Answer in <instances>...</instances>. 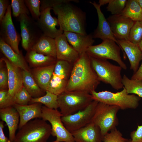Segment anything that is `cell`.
<instances>
[{"label": "cell", "mask_w": 142, "mask_h": 142, "mask_svg": "<svg viewBox=\"0 0 142 142\" xmlns=\"http://www.w3.org/2000/svg\"></svg>", "instance_id": "obj_50"}, {"label": "cell", "mask_w": 142, "mask_h": 142, "mask_svg": "<svg viewBox=\"0 0 142 142\" xmlns=\"http://www.w3.org/2000/svg\"><path fill=\"white\" fill-rule=\"evenodd\" d=\"M52 9L57 16L59 28L63 32L87 34L86 13L79 8L67 2L57 5Z\"/></svg>", "instance_id": "obj_2"}, {"label": "cell", "mask_w": 142, "mask_h": 142, "mask_svg": "<svg viewBox=\"0 0 142 142\" xmlns=\"http://www.w3.org/2000/svg\"><path fill=\"white\" fill-rule=\"evenodd\" d=\"M23 86L32 98L44 95L45 92L39 86L29 70H22Z\"/></svg>", "instance_id": "obj_27"}, {"label": "cell", "mask_w": 142, "mask_h": 142, "mask_svg": "<svg viewBox=\"0 0 142 142\" xmlns=\"http://www.w3.org/2000/svg\"><path fill=\"white\" fill-rule=\"evenodd\" d=\"M121 14L134 22L142 21V8L137 0H127L125 7Z\"/></svg>", "instance_id": "obj_28"}, {"label": "cell", "mask_w": 142, "mask_h": 142, "mask_svg": "<svg viewBox=\"0 0 142 142\" xmlns=\"http://www.w3.org/2000/svg\"><path fill=\"white\" fill-rule=\"evenodd\" d=\"M0 49L1 52L11 62L23 70H29L26 60L21 52L18 54L0 38Z\"/></svg>", "instance_id": "obj_23"}, {"label": "cell", "mask_w": 142, "mask_h": 142, "mask_svg": "<svg viewBox=\"0 0 142 142\" xmlns=\"http://www.w3.org/2000/svg\"><path fill=\"white\" fill-rule=\"evenodd\" d=\"M126 0H111L106 7L107 11L112 15L121 14L126 6Z\"/></svg>", "instance_id": "obj_37"}, {"label": "cell", "mask_w": 142, "mask_h": 142, "mask_svg": "<svg viewBox=\"0 0 142 142\" xmlns=\"http://www.w3.org/2000/svg\"><path fill=\"white\" fill-rule=\"evenodd\" d=\"M10 4L9 0H0V22L4 17L8 8Z\"/></svg>", "instance_id": "obj_43"}, {"label": "cell", "mask_w": 142, "mask_h": 142, "mask_svg": "<svg viewBox=\"0 0 142 142\" xmlns=\"http://www.w3.org/2000/svg\"><path fill=\"white\" fill-rule=\"evenodd\" d=\"M111 0H99V4L101 6H102L108 4Z\"/></svg>", "instance_id": "obj_46"}, {"label": "cell", "mask_w": 142, "mask_h": 142, "mask_svg": "<svg viewBox=\"0 0 142 142\" xmlns=\"http://www.w3.org/2000/svg\"><path fill=\"white\" fill-rule=\"evenodd\" d=\"M131 79L142 80V62L140 66L136 72L134 73Z\"/></svg>", "instance_id": "obj_45"}, {"label": "cell", "mask_w": 142, "mask_h": 142, "mask_svg": "<svg viewBox=\"0 0 142 142\" xmlns=\"http://www.w3.org/2000/svg\"><path fill=\"white\" fill-rule=\"evenodd\" d=\"M11 4L8 7L5 16L0 22V38L9 45L16 53L20 54L18 45L21 39L13 23Z\"/></svg>", "instance_id": "obj_12"}, {"label": "cell", "mask_w": 142, "mask_h": 142, "mask_svg": "<svg viewBox=\"0 0 142 142\" xmlns=\"http://www.w3.org/2000/svg\"><path fill=\"white\" fill-rule=\"evenodd\" d=\"M98 102L93 100L84 109L73 114L62 116V120L68 130L71 132L90 123Z\"/></svg>", "instance_id": "obj_11"}, {"label": "cell", "mask_w": 142, "mask_h": 142, "mask_svg": "<svg viewBox=\"0 0 142 142\" xmlns=\"http://www.w3.org/2000/svg\"><path fill=\"white\" fill-rule=\"evenodd\" d=\"M100 44L89 47L86 53L91 57L98 59H111L116 62L122 69L126 70V64L122 60L120 46L114 40L109 39L102 40Z\"/></svg>", "instance_id": "obj_8"}, {"label": "cell", "mask_w": 142, "mask_h": 142, "mask_svg": "<svg viewBox=\"0 0 142 142\" xmlns=\"http://www.w3.org/2000/svg\"><path fill=\"white\" fill-rule=\"evenodd\" d=\"M4 121H0V142H11L9 138L5 135L3 130L4 128Z\"/></svg>", "instance_id": "obj_44"}, {"label": "cell", "mask_w": 142, "mask_h": 142, "mask_svg": "<svg viewBox=\"0 0 142 142\" xmlns=\"http://www.w3.org/2000/svg\"><path fill=\"white\" fill-rule=\"evenodd\" d=\"M118 45L121 48L124 58L126 55L130 64V69L135 73L139 68L142 60V52L138 44L133 43L128 40H117Z\"/></svg>", "instance_id": "obj_15"}, {"label": "cell", "mask_w": 142, "mask_h": 142, "mask_svg": "<svg viewBox=\"0 0 142 142\" xmlns=\"http://www.w3.org/2000/svg\"><path fill=\"white\" fill-rule=\"evenodd\" d=\"M90 94L93 100L117 106L122 110L136 109L141 100L136 95L128 94L124 87L121 91L115 93L108 91L97 92L94 90Z\"/></svg>", "instance_id": "obj_4"}, {"label": "cell", "mask_w": 142, "mask_h": 142, "mask_svg": "<svg viewBox=\"0 0 142 142\" xmlns=\"http://www.w3.org/2000/svg\"><path fill=\"white\" fill-rule=\"evenodd\" d=\"M56 75L54 72L45 90L57 96L65 91L68 82Z\"/></svg>", "instance_id": "obj_30"}, {"label": "cell", "mask_w": 142, "mask_h": 142, "mask_svg": "<svg viewBox=\"0 0 142 142\" xmlns=\"http://www.w3.org/2000/svg\"><path fill=\"white\" fill-rule=\"evenodd\" d=\"M32 97L23 86L13 98L15 104L24 105L30 103Z\"/></svg>", "instance_id": "obj_35"}, {"label": "cell", "mask_w": 142, "mask_h": 142, "mask_svg": "<svg viewBox=\"0 0 142 142\" xmlns=\"http://www.w3.org/2000/svg\"><path fill=\"white\" fill-rule=\"evenodd\" d=\"M92 67L90 58L86 52L80 55L74 64L65 91H79L90 94L100 83Z\"/></svg>", "instance_id": "obj_1"}, {"label": "cell", "mask_w": 142, "mask_h": 142, "mask_svg": "<svg viewBox=\"0 0 142 142\" xmlns=\"http://www.w3.org/2000/svg\"><path fill=\"white\" fill-rule=\"evenodd\" d=\"M0 117L2 121L6 123L9 130V139L11 142H13L19 122L18 112L13 106L0 109Z\"/></svg>", "instance_id": "obj_22"}, {"label": "cell", "mask_w": 142, "mask_h": 142, "mask_svg": "<svg viewBox=\"0 0 142 142\" xmlns=\"http://www.w3.org/2000/svg\"><path fill=\"white\" fill-rule=\"evenodd\" d=\"M6 66L8 75V91L13 98L23 86L22 70L11 62L6 57L1 58Z\"/></svg>", "instance_id": "obj_18"}, {"label": "cell", "mask_w": 142, "mask_h": 142, "mask_svg": "<svg viewBox=\"0 0 142 142\" xmlns=\"http://www.w3.org/2000/svg\"><path fill=\"white\" fill-rule=\"evenodd\" d=\"M122 82L128 94H135L142 98V80L130 79L124 74Z\"/></svg>", "instance_id": "obj_29"}, {"label": "cell", "mask_w": 142, "mask_h": 142, "mask_svg": "<svg viewBox=\"0 0 142 142\" xmlns=\"http://www.w3.org/2000/svg\"><path fill=\"white\" fill-rule=\"evenodd\" d=\"M73 65L68 61L57 59L54 73L59 78L68 80L72 73Z\"/></svg>", "instance_id": "obj_31"}, {"label": "cell", "mask_w": 142, "mask_h": 142, "mask_svg": "<svg viewBox=\"0 0 142 142\" xmlns=\"http://www.w3.org/2000/svg\"><path fill=\"white\" fill-rule=\"evenodd\" d=\"M89 3L95 8L98 17V24L93 36L94 38H99L102 40L109 39L115 41L118 45V41L114 36L107 19L102 12L101 6L95 2Z\"/></svg>", "instance_id": "obj_21"}, {"label": "cell", "mask_w": 142, "mask_h": 142, "mask_svg": "<svg viewBox=\"0 0 142 142\" xmlns=\"http://www.w3.org/2000/svg\"><path fill=\"white\" fill-rule=\"evenodd\" d=\"M74 2L78 3V0H43L40 1V10L41 11L47 8H52L56 5L62 3Z\"/></svg>", "instance_id": "obj_40"}, {"label": "cell", "mask_w": 142, "mask_h": 142, "mask_svg": "<svg viewBox=\"0 0 142 142\" xmlns=\"http://www.w3.org/2000/svg\"><path fill=\"white\" fill-rule=\"evenodd\" d=\"M107 20L117 40H129V33L134 21L121 14L110 16Z\"/></svg>", "instance_id": "obj_13"}, {"label": "cell", "mask_w": 142, "mask_h": 142, "mask_svg": "<svg viewBox=\"0 0 142 142\" xmlns=\"http://www.w3.org/2000/svg\"><path fill=\"white\" fill-rule=\"evenodd\" d=\"M17 18L20 24L22 46L27 51L43 34L36 21L29 15L22 14Z\"/></svg>", "instance_id": "obj_10"}, {"label": "cell", "mask_w": 142, "mask_h": 142, "mask_svg": "<svg viewBox=\"0 0 142 142\" xmlns=\"http://www.w3.org/2000/svg\"><path fill=\"white\" fill-rule=\"evenodd\" d=\"M15 104L13 98L9 94L8 89L0 90V109L13 106Z\"/></svg>", "instance_id": "obj_39"}, {"label": "cell", "mask_w": 142, "mask_h": 142, "mask_svg": "<svg viewBox=\"0 0 142 142\" xmlns=\"http://www.w3.org/2000/svg\"><path fill=\"white\" fill-rule=\"evenodd\" d=\"M93 100L90 94L79 91H65L58 96V99L60 112L64 116L84 109Z\"/></svg>", "instance_id": "obj_5"}, {"label": "cell", "mask_w": 142, "mask_h": 142, "mask_svg": "<svg viewBox=\"0 0 142 142\" xmlns=\"http://www.w3.org/2000/svg\"><path fill=\"white\" fill-rule=\"evenodd\" d=\"M138 45L140 49L142 52V39Z\"/></svg>", "instance_id": "obj_47"}, {"label": "cell", "mask_w": 142, "mask_h": 142, "mask_svg": "<svg viewBox=\"0 0 142 142\" xmlns=\"http://www.w3.org/2000/svg\"><path fill=\"white\" fill-rule=\"evenodd\" d=\"M62 116L57 109L42 106L41 119L50 123L51 135L56 137L55 140L52 142H74L71 133L66 129L62 121L61 117Z\"/></svg>", "instance_id": "obj_9"}, {"label": "cell", "mask_w": 142, "mask_h": 142, "mask_svg": "<svg viewBox=\"0 0 142 142\" xmlns=\"http://www.w3.org/2000/svg\"><path fill=\"white\" fill-rule=\"evenodd\" d=\"M125 142H132V141L131 139H128V140Z\"/></svg>", "instance_id": "obj_49"}, {"label": "cell", "mask_w": 142, "mask_h": 142, "mask_svg": "<svg viewBox=\"0 0 142 142\" xmlns=\"http://www.w3.org/2000/svg\"><path fill=\"white\" fill-rule=\"evenodd\" d=\"M63 34L79 56L86 52L87 49L93 45L95 41L93 35L90 34H83L70 32H64Z\"/></svg>", "instance_id": "obj_20"}, {"label": "cell", "mask_w": 142, "mask_h": 142, "mask_svg": "<svg viewBox=\"0 0 142 142\" xmlns=\"http://www.w3.org/2000/svg\"><path fill=\"white\" fill-rule=\"evenodd\" d=\"M57 59L68 61L74 64L79 57L77 52L69 44L63 33L55 38Z\"/></svg>", "instance_id": "obj_16"}, {"label": "cell", "mask_w": 142, "mask_h": 142, "mask_svg": "<svg viewBox=\"0 0 142 142\" xmlns=\"http://www.w3.org/2000/svg\"><path fill=\"white\" fill-rule=\"evenodd\" d=\"M25 4L31 15V17L37 21L39 18L41 12L40 1L39 0H24Z\"/></svg>", "instance_id": "obj_36"}, {"label": "cell", "mask_w": 142, "mask_h": 142, "mask_svg": "<svg viewBox=\"0 0 142 142\" xmlns=\"http://www.w3.org/2000/svg\"><path fill=\"white\" fill-rule=\"evenodd\" d=\"M90 58L92 67L100 82L110 85L117 90L123 88L121 67L107 60Z\"/></svg>", "instance_id": "obj_6"}, {"label": "cell", "mask_w": 142, "mask_h": 142, "mask_svg": "<svg viewBox=\"0 0 142 142\" xmlns=\"http://www.w3.org/2000/svg\"><path fill=\"white\" fill-rule=\"evenodd\" d=\"M118 106L99 102L91 122L100 128L103 136L119 124L117 113Z\"/></svg>", "instance_id": "obj_7"}, {"label": "cell", "mask_w": 142, "mask_h": 142, "mask_svg": "<svg viewBox=\"0 0 142 142\" xmlns=\"http://www.w3.org/2000/svg\"><path fill=\"white\" fill-rule=\"evenodd\" d=\"M31 49L39 53L57 58L56 42L54 38L43 35Z\"/></svg>", "instance_id": "obj_25"}, {"label": "cell", "mask_w": 142, "mask_h": 142, "mask_svg": "<svg viewBox=\"0 0 142 142\" xmlns=\"http://www.w3.org/2000/svg\"><path fill=\"white\" fill-rule=\"evenodd\" d=\"M142 39V21L134 22L129 36V40L138 44Z\"/></svg>", "instance_id": "obj_34"}, {"label": "cell", "mask_w": 142, "mask_h": 142, "mask_svg": "<svg viewBox=\"0 0 142 142\" xmlns=\"http://www.w3.org/2000/svg\"><path fill=\"white\" fill-rule=\"evenodd\" d=\"M55 64L35 68L31 72L39 86L45 92L54 72Z\"/></svg>", "instance_id": "obj_24"}, {"label": "cell", "mask_w": 142, "mask_h": 142, "mask_svg": "<svg viewBox=\"0 0 142 142\" xmlns=\"http://www.w3.org/2000/svg\"><path fill=\"white\" fill-rule=\"evenodd\" d=\"M109 132L103 136V142H125L128 140L123 137L122 134L116 128Z\"/></svg>", "instance_id": "obj_38"}, {"label": "cell", "mask_w": 142, "mask_h": 142, "mask_svg": "<svg viewBox=\"0 0 142 142\" xmlns=\"http://www.w3.org/2000/svg\"><path fill=\"white\" fill-rule=\"evenodd\" d=\"M10 4L12 15L14 17L17 18L22 14L29 15V11L24 0H11Z\"/></svg>", "instance_id": "obj_33"}, {"label": "cell", "mask_w": 142, "mask_h": 142, "mask_svg": "<svg viewBox=\"0 0 142 142\" xmlns=\"http://www.w3.org/2000/svg\"><path fill=\"white\" fill-rule=\"evenodd\" d=\"M58 99V96L46 91L45 95L38 98H32L29 104L39 103L43 104L48 108L57 109L59 108Z\"/></svg>", "instance_id": "obj_32"}, {"label": "cell", "mask_w": 142, "mask_h": 142, "mask_svg": "<svg viewBox=\"0 0 142 142\" xmlns=\"http://www.w3.org/2000/svg\"><path fill=\"white\" fill-rule=\"evenodd\" d=\"M51 126L42 119L32 120L19 130L13 142H46L51 135Z\"/></svg>", "instance_id": "obj_3"}, {"label": "cell", "mask_w": 142, "mask_h": 142, "mask_svg": "<svg viewBox=\"0 0 142 142\" xmlns=\"http://www.w3.org/2000/svg\"><path fill=\"white\" fill-rule=\"evenodd\" d=\"M25 59L35 68L55 64L57 60L53 57L39 53L32 49L27 51Z\"/></svg>", "instance_id": "obj_26"}, {"label": "cell", "mask_w": 142, "mask_h": 142, "mask_svg": "<svg viewBox=\"0 0 142 142\" xmlns=\"http://www.w3.org/2000/svg\"><path fill=\"white\" fill-rule=\"evenodd\" d=\"M51 9L52 8H49L40 11V17L36 22L43 35L55 39L63 34V32L56 27L59 26L58 20L51 15Z\"/></svg>", "instance_id": "obj_14"}, {"label": "cell", "mask_w": 142, "mask_h": 142, "mask_svg": "<svg viewBox=\"0 0 142 142\" xmlns=\"http://www.w3.org/2000/svg\"><path fill=\"white\" fill-rule=\"evenodd\" d=\"M137 1L142 8V0H137Z\"/></svg>", "instance_id": "obj_48"}, {"label": "cell", "mask_w": 142, "mask_h": 142, "mask_svg": "<svg viewBox=\"0 0 142 142\" xmlns=\"http://www.w3.org/2000/svg\"><path fill=\"white\" fill-rule=\"evenodd\" d=\"M75 142H102L100 128L91 122L85 126L71 132Z\"/></svg>", "instance_id": "obj_17"}, {"label": "cell", "mask_w": 142, "mask_h": 142, "mask_svg": "<svg viewBox=\"0 0 142 142\" xmlns=\"http://www.w3.org/2000/svg\"><path fill=\"white\" fill-rule=\"evenodd\" d=\"M42 104L35 103L27 105H22L15 104L13 106L16 109L19 116L18 129L32 119H41Z\"/></svg>", "instance_id": "obj_19"}, {"label": "cell", "mask_w": 142, "mask_h": 142, "mask_svg": "<svg viewBox=\"0 0 142 142\" xmlns=\"http://www.w3.org/2000/svg\"><path fill=\"white\" fill-rule=\"evenodd\" d=\"M130 136L132 142H142V125L131 132Z\"/></svg>", "instance_id": "obj_42"}, {"label": "cell", "mask_w": 142, "mask_h": 142, "mask_svg": "<svg viewBox=\"0 0 142 142\" xmlns=\"http://www.w3.org/2000/svg\"><path fill=\"white\" fill-rule=\"evenodd\" d=\"M0 89H8V75L7 69L0 65Z\"/></svg>", "instance_id": "obj_41"}]
</instances>
